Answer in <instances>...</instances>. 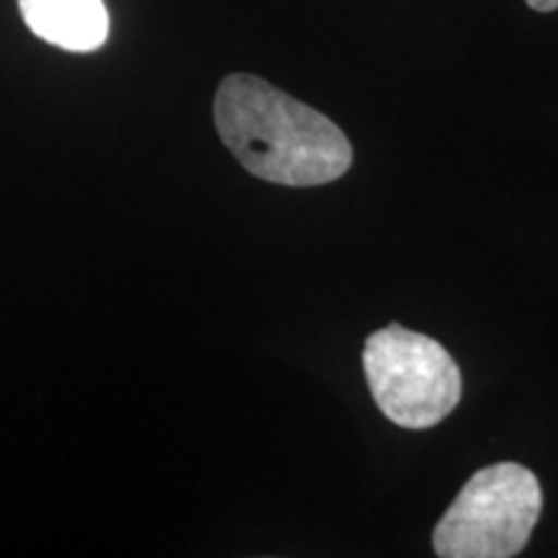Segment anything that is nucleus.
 <instances>
[{
  "label": "nucleus",
  "mask_w": 558,
  "mask_h": 558,
  "mask_svg": "<svg viewBox=\"0 0 558 558\" xmlns=\"http://www.w3.org/2000/svg\"><path fill=\"white\" fill-rule=\"evenodd\" d=\"M213 111L220 140L251 177L320 186L352 169V143L329 117L256 75L222 78Z\"/></svg>",
  "instance_id": "f257e3e1"
},
{
  "label": "nucleus",
  "mask_w": 558,
  "mask_h": 558,
  "mask_svg": "<svg viewBox=\"0 0 558 558\" xmlns=\"http://www.w3.org/2000/svg\"><path fill=\"white\" fill-rule=\"evenodd\" d=\"M538 476L520 463L486 465L473 473L463 492L432 533L442 558H509L522 554L541 520Z\"/></svg>",
  "instance_id": "f03ea898"
},
{
  "label": "nucleus",
  "mask_w": 558,
  "mask_h": 558,
  "mask_svg": "<svg viewBox=\"0 0 558 558\" xmlns=\"http://www.w3.org/2000/svg\"><path fill=\"white\" fill-rule=\"evenodd\" d=\"M367 386L396 427L429 429L458 407L463 380L452 354L439 341L399 324L365 341Z\"/></svg>",
  "instance_id": "7ed1b4c3"
},
{
  "label": "nucleus",
  "mask_w": 558,
  "mask_h": 558,
  "mask_svg": "<svg viewBox=\"0 0 558 558\" xmlns=\"http://www.w3.org/2000/svg\"><path fill=\"white\" fill-rule=\"evenodd\" d=\"M21 16L39 39L68 52L99 50L109 34L104 0H19Z\"/></svg>",
  "instance_id": "20e7f679"
},
{
  "label": "nucleus",
  "mask_w": 558,
  "mask_h": 558,
  "mask_svg": "<svg viewBox=\"0 0 558 558\" xmlns=\"http://www.w3.org/2000/svg\"><path fill=\"white\" fill-rule=\"evenodd\" d=\"M533 11L538 13H550V11H558V0H525Z\"/></svg>",
  "instance_id": "39448f33"
}]
</instances>
